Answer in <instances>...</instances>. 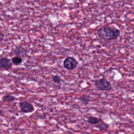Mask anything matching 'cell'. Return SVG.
<instances>
[{
  "label": "cell",
  "instance_id": "1",
  "mask_svg": "<svg viewBox=\"0 0 134 134\" xmlns=\"http://www.w3.org/2000/svg\"><path fill=\"white\" fill-rule=\"evenodd\" d=\"M97 34L101 39L108 41L117 39L120 36V31L117 28L104 25L97 30Z\"/></svg>",
  "mask_w": 134,
  "mask_h": 134
},
{
  "label": "cell",
  "instance_id": "2",
  "mask_svg": "<svg viewBox=\"0 0 134 134\" xmlns=\"http://www.w3.org/2000/svg\"><path fill=\"white\" fill-rule=\"evenodd\" d=\"M95 85L97 89L102 91H108L112 88L110 82L104 78L96 80L95 81Z\"/></svg>",
  "mask_w": 134,
  "mask_h": 134
},
{
  "label": "cell",
  "instance_id": "3",
  "mask_svg": "<svg viewBox=\"0 0 134 134\" xmlns=\"http://www.w3.org/2000/svg\"><path fill=\"white\" fill-rule=\"evenodd\" d=\"M63 66L68 70H73L76 69L78 65L76 60L72 57H68L63 61Z\"/></svg>",
  "mask_w": 134,
  "mask_h": 134
},
{
  "label": "cell",
  "instance_id": "4",
  "mask_svg": "<svg viewBox=\"0 0 134 134\" xmlns=\"http://www.w3.org/2000/svg\"><path fill=\"white\" fill-rule=\"evenodd\" d=\"M19 107L20 110L25 113H31L34 110V107L33 105L26 101L20 102L19 103Z\"/></svg>",
  "mask_w": 134,
  "mask_h": 134
},
{
  "label": "cell",
  "instance_id": "5",
  "mask_svg": "<svg viewBox=\"0 0 134 134\" xmlns=\"http://www.w3.org/2000/svg\"><path fill=\"white\" fill-rule=\"evenodd\" d=\"M27 50L21 46H16L13 50V53L16 56L22 58L27 55Z\"/></svg>",
  "mask_w": 134,
  "mask_h": 134
},
{
  "label": "cell",
  "instance_id": "6",
  "mask_svg": "<svg viewBox=\"0 0 134 134\" xmlns=\"http://www.w3.org/2000/svg\"><path fill=\"white\" fill-rule=\"evenodd\" d=\"M12 63L7 58L4 57L0 58V67L4 70H8L12 68Z\"/></svg>",
  "mask_w": 134,
  "mask_h": 134
},
{
  "label": "cell",
  "instance_id": "7",
  "mask_svg": "<svg viewBox=\"0 0 134 134\" xmlns=\"http://www.w3.org/2000/svg\"><path fill=\"white\" fill-rule=\"evenodd\" d=\"M79 100L83 104L87 105L91 100V97L87 94H83L79 98Z\"/></svg>",
  "mask_w": 134,
  "mask_h": 134
},
{
  "label": "cell",
  "instance_id": "8",
  "mask_svg": "<svg viewBox=\"0 0 134 134\" xmlns=\"http://www.w3.org/2000/svg\"><path fill=\"white\" fill-rule=\"evenodd\" d=\"M100 119L93 117V116H90L87 118V122L90 124H97L100 121Z\"/></svg>",
  "mask_w": 134,
  "mask_h": 134
},
{
  "label": "cell",
  "instance_id": "9",
  "mask_svg": "<svg viewBox=\"0 0 134 134\" xmlns=\"http://www.w3.org/2000/svg\"><path fill=\"white\" fill-rule=\"evenodd\" d=\"M15 99H16V98L14 96L9 94L5 95L2 98V100L4 102H14Z\"/></svg>",
  "mask_w": 134,
  "mask_h": 134
},
{
  "label": "cell",
  "instance_id": "10",
  "mask_svg": "<svg viewBox=\"0 0 134 134\" xmlns=\"http://www.w3.org/2000/svg\"><path fill=\"white\" fill-rule=\"evenodd\" d=\"M12 63L15 64V65H18L22 63L23 62V59L21 58L17 57V56H15L13 58H12Z\"/></svg>",
  "mask_w": 134,
  "mask_h": 134
},
{
  "label": "cell",
  "instance_id": "11",
  "mask_svg": "<svg viewBox=\"0 0 134 134\" xmlns=\"http://www.w3.org/2000/svg\"><path fill=\"white\" fill-rule=\"evenodd\" d=\"M52 81L54 83H56V84H60L61 82V81L60 76L57 75H53L52 77Z\"/></svg>",
  "mask_w": 134,
  "mask_h": 134
},
{
  "label": "cell",
  "instance_id": "12",
  "mask_svg": "<svg viewBox=\"0 0 134 134\" xmlns=\"http://www.w3.org/2000/svg\"><path fill=\"white\" fill-rule=\"evenodd\" d=\"M97 127L98 128H99L100 129H101V130H106L107 129V127H108V126H107V125L106 124H104L103 122H102L100 124H99L97 126Z\"/></svg>",
  "mask_w": 134,
  "mask_h": 134
},
{
  "label": "cell",
  "instance_id": "13",
  "mask_svg": "<svg viewBox=\"0 0 134 134\" xmlns=\"http://www.w3.org/2000/svg\"><path fill=\"white\" fill-rule=\"evenodd\" d=\"M4 37V35L0 31V42L2 41Z\"/></svg>",
  "mask_w": 134,
  "mask_h": 134
},
{
  "label": "cell",
  "instance_id": "14",
  "mask_svg": "<svg viewBox=\"0 0 134 134\" xmlns=\"http://www.w3.org/2000/svg\"><path fill=\"white\" fill-rule=\"evenodd\" d=\"M0 51H1V48H0Z\"/></svg>",
  "mask_w": 134,
  "mask_h": 134
}]
</instances>
